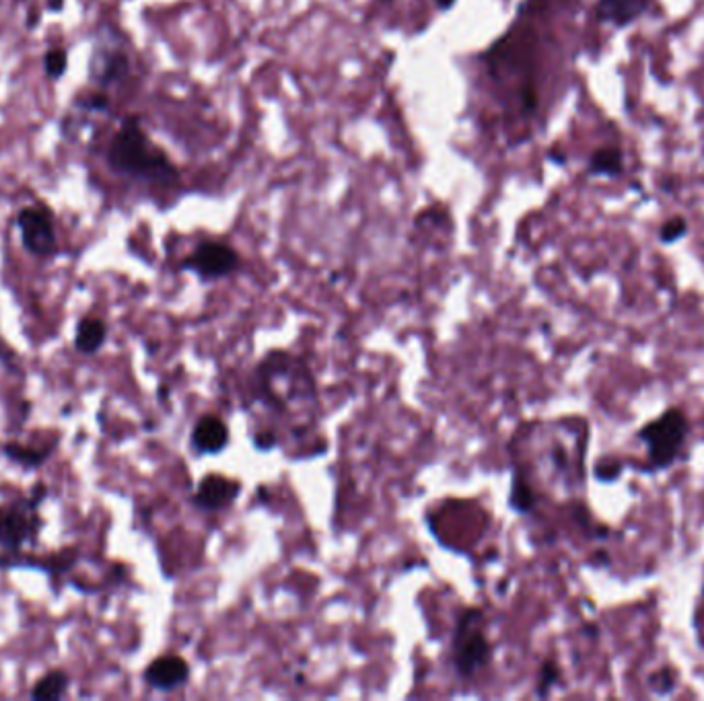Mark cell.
<instances>
[{
	"instance_id": "21",
	"label": "cell",
	"mask_w": 704,
	"mask_h": 701,
	"mask_svg": "<svg viewBox=\"0 0 704 701\" xmlns=\"http://www.w3.org/2000/svg\"><path fill=\"white\" fill-rule=\"evenodd\" d=\"M622 461L618 459H602L595 467H593V475L598 481L602 484H614L620 475H622Z\"/></svg>"
},
{
	"instance_id": "26",
	"label": "cell",
	"mask_w": 704,
	"mask_h": 701,
	"mask_svg": "<svg viewBox=\"0 0 704 701\" xmlns=\"http://www.w3.org/2000/svg\"><path fill=\"white\" fill-rule=\"evenodd\" d=\"M591 563H593V566H609V555H607V551H604V550L595 551V555H593Z\"/></svg>"
},
{
	"instance_id": "19",
	"label": "cell",
	"mask_w": 704,
	"mask_h": 701,
	"mask_svg": "<svg viewBox=\"0 0 704 701\" xmlns=\"http://www.w3.org/2000/svg\"><path fill=\"white\" fill-rule=\"evenodd\" d=\"M560 681V666L554 658H546L540 666L538 681H536V698H548L552 687Z\"/></svg>"
},
{
	"instance_id": "27",
	"label": "cell",
	"mask_w": 704,
	"mask_h": 701,
	"mask_svg": "<svg viewBox=\"0 0 704 701\" xmlns=\"http://www.w3.org/2000/svg\"><path fill=\"white\" fill-rule=\"evenodd\" d=\"M583 634H585L587 638H591V640H598L600 627H598L595 623H585V625H583Z\"/></svg>"
},
{
	"instance_id": "15",
	"label": "cell",
	"mask_w": 704,
	"mask_h": 701,
	"mask_svg": "<svg viewBox=\"0 0 704 701\" xmlns=\"http://www.w3.org/2000/svg\"><path fill=\"white\" fill-rule=\"evenodd\" d=\"M589 173L595 177H620L624 173V156L618 149L602 147L589 158Z\"/></svg>"
},
{
	"instance_id": "23",
	"label": "cell",
	"mask_w": 704,
	"mask_h": 701,
	"mask_svg": "<svg viewBox=\"0 0 704 701\" xmlns=\"http://www.w3.org/2000/svg\"><path fill=\"white\" fill-rule=\"evenodd\" d=\"M252 443H253V447L257 449V451H272V449H276L278 447V434L270 428V426H262V428H257L255 432H253V438H252Z\"/></svg>"
},
{
	"instance_id": "22",
	"label": "cell",
	"mask_w": 704,
	"mask_h": 701,
	"mask_svg": "<svg viewBox=\"0 0 704 701\" xmlns=\"http://www.w3.org/2000/svg\"><path fill=\"white\" fill-rule=\"evenodd\" d=\"M77 105L87 113H107L109 111V97H107L105 91L97 89V91H91L87 95H83L81 99L77 101Z\"/></svg>"
},
{
	"instance_id": "7",
	"label": "cell",
	"mask_w": 704,
	"mask_h": 701,
	"mask_svg": "<svg viewBox=\"0 0 704 701\" xmlns=\"http://www.w3.org/2000/svg\"><path fill=\"white\" fill-rule=\"evenodd\" d=\"M192 668L190 662L179 654H163L147 664L143 681L161 693H171L182 689L190 681Z\"/></svg>"
},
{
	"instance_id": "1",
	"label": "cell",
	"mask_w": 704,
	"mask_h": 701,
	"mask_svg": "<svg viewBox=\"0 0 704 701\" xmlns=\"http://www.w3.org/2000/svg\"><path fill=\"white\" fill-rule=\"evenodd\" d=\"M105 160L113 173L126 179L151 185H175L179 181L177 167L157 145H152L138 115H126L122 119L107 145Z\"/></svg>"
},
{
	"instance_id": "3",
	"label": "cell",
	"mask_w": 704,
	"mask_h": 701,
	"mask_svg": "<svg viewBox=\"0 0 704 701\" xmlns=\"http://www.w3.org/2000/svg\"><path fill=\"white\" fill-rule=\"evenodd\" d=\"M50 496V488L38 481L29 494L0 504V551L19 553L23 545H35L46 520L40 512L42 502Z\"/></svg>"
},
{
	"instance_id": "18",
	"label": "cell",
	"mask_w": 704,
	"mask_h": 701,
	"mask_svg": "<svg viewBox=\"0 0 704 701\" xmlns=\"http://www.w3.org/2000/svg\"><path fill=\"white\" fill-rule=\"evenodd\" d=\"M675 683H678V673H675V668H671V666H661V668H657V670H653V673L647 677V687H649V691L655 693V695H661V698L673 693Z\"/></svg>"
},
{
	"instance_id": "13",
	"label": "cell",
	"mask_w": 704,
	"mask_h": 701,
	"mask_svg": "<svg viewBox=\"0 0 704 701\" xmlns=\"http://www.w3.org/2000/svg\"><path fill=\"white\" fill-rule=\"evenodd\" d=\"M107 340V325L101 317L85 315L74 329V350L83 356H95Z\"/></svg>"
},
{
	"instance_id": "30",
	"label": "cell",
	"mask_w": 704,
	"mask_h": 701,
	"mask_svg": "<svg viewBox=\"0 0 704 701\" xmlns=\"http://www.w3.org/2000/svg\"><path fill=\"white\" fill-rule=\"evenodd\" d=\"M15 2H25V0H15Z\"/></svg>"
},
{
	"instance_id": "24",
	"label": "cell",
	"mask_w": 704,
	"mask_h": 701,
	"mask_svg": "<svg viewBox=\"0 0 704 701\" xmlns=\"http://www.w3.org/2000/svg\"><path fill=\"white\" fill-rule=\"evenodd\" d=\"M40 23H42V10H40L38 6L27 8V15H25V27H27L29 31H33V29L40 27Z\"/></svg>"
},
{
	"instance_id": "11",
	"label": "cell",
	"mask_w": 704,
	"mask_h": 701,
	"mask_svg": "<svg viewBox=\"0 0 704 701\" xmlns=\"http://www.w3.org/2000/svg\"><path fill=\"white\" fill-rule=\"evenodd\" d=\"M60 445V438L54 436L50 440H46L44 445H23V443H17V440H8L2 445V454L19 465L21 469L25 471H33V469H40L46 461H50V456L54 454V451L58 449Z\"/></svg>"
},
{
	"instance_id": "16",
	"label": "cell",
	"mask_w": 704,
	"mask_h": 701,
	"mask_svg": "<svg viewBox=\"0 0 704 701\" xmlns=\"http://www.w3.org/2000/svg\"><path fill=\"white\" fill-rule=\"evenodd\" d=\"M509 504L515 512L519 514H527L534 510L536 506V494L529 486V481L515 471L513 475V484H511V496H509Z\"/></svg>"
},
{
	"instance_id": "4",
	"label": "cell",
	"mask_w": 704,
	"mask_h": 701,
	"mask_svg": "<svg viewBox=\"0 0 704 701\" xmlns=\"http://www.w3.org/2000/svg\"><path fill=\"white\" fill-rule=\"evenodd\" d=\"M688 432L690 422L686 413L678 407H669L659 418L647 422L637 432L639 443L647 447V463L641 469L645 473H655L671 467L682 454Z\"/></svg>"
},
{
	"instance_id": "6",
	"label": "cell",
	"mask_w": 704,
	"mask_h": 701,
	"mask_svg": "<svg viewBox=\"0 0 704 701\" xmlns=\"http://www.w3.org/2000/svg\"><path fill=\"white\" fill-rule=\"evenodd\" d=\"M239 265H241L239 251L225 241L208 239V241L198 243L192 253H188L182 259L179 270L192 272L202 282H214V280L233 276L239 270Z\"/></svg>"
},
{
	"instance_id": "31",
	"label": "cell",
	"mask_w": 704,
	"mask_h": 701,
	"mask_svg": "<svg viewBox=\"0 0 704 701\" xmlns=\"http://www.w3.org/2000/svg\"><path fill=\"white\" fill-rule=\"evenodd\" d=\"M703 595H704V588H703Z\"/></svg>"
},
{
	"instance_id": "20",
	"label": "cell",
	"mask_w": 704,
	"mask_h": 701,
	"mask_svg": "<svg viewBox=\"0 0 704 701\" xmlns=\"http://www.w3.org/2000/svg\"><path fill=\"white\" fill-rule=\"evenodd\" d=\"M688 235V222L680 216H673L669 218L667 222L661 224L659 229V241L663 245H671V243H678L680 239H684Z\"/></svg>"
},
{
	"instance_id": "2",
	"label": "cell",
	"mask_w": 704,
	"mask_h": 701,
	"mask_svg": "<svg viewBox=\"0 0 704 701\" xmlns=\"http://www.w3.org/2000/svg\"><path fill=\"white\" fill-rule=\"evenodd\" d=\"M451 668L461 681H470L493 662V642L486 634V615L478 607H463L453 625Z\"/></svg>"
},
{
	"instance_id": "9",
	"label": "cell",
	"mask_w": 704,
	"mask_h": 701,
	"mask_svg": "<svg viewBox=\"0 0 704 701\" xmlns=\"http://www.w3.org/2000/svg\"><path fill=\"white\" fill-rule=\"evenodd\" d=\"M231 443V430L221 415H200L190 432V449L196 456L221 454Z\"/></svg>"
},
{
	"instance_id": "25",
	"label": "cell",
	"mask_w": 704,
	"mask_h": 701,
	"mask_svg": "<svg viewBox=\"0 0 704 701\" xmlns=\"http://www.w3.org/2000/svg\"><path fill=\"white\" fill-rule=\"evenodd\" d=\"M15 356H17L15 352L10 350V348H8V346L4 344V342H0V362H4V364H6V366L10 368V366H13V362L17 360Z\"/></svg>"
},
{
	"instance_id": "29",
	"label": "cell",
	"mask_w": 704,
	"mask_h": 701,
	"mask_svg": "<svg viewBox=\"0 0 704 701\" xmlns=\"http://www.w3.org/2000/svg\"><path fill=\"white\" fill-rule=\"evenodd\" d=\"M435 2H437V6L441 10H447V8H451L453 4H455V0H435Z\"/></svg>"
},
{
	"instance_id": "12",
	"label": "cell",
	"mask_w": 704,
	"mask_h": 701,
	"mask_svg": "<svg viewBox=\"0 0 704 701\" xmlns=\"http://www.w3.org/2000/svg\"><path fill=\"white\" fill-rule=\"evenodd\" d=\"M649 6V0H598V19L616 27L634 23Z\"/></svg>"
},
{
	"instance_id": "5",
	"label": "cell",
	"mask_w": 704,
	"mask_h": 701,
	"mask_svg": "<svg viewBox=\"0 0 704 701\" xmlns=\"http://www.w3.org/2000/svg\"><path fill=\"white\" fill-rule=\"evenodd\" d=\"M15 226L19 229L21 243L27 253L40 259H50L58 253V235L51 210L42 204L23 206L15 216Z\"/></svg>"
},
{
	"instance_id": "28",
	"label": "cell",
	"mask_w": 704,
	"mask_h": 701,
	"mask_svg": "<svg viewBox=\"0 0 704 701\" xmlns=\"http://www.w3.org/2000/svg\"><path fill=\"white\" fill-rule=\"evenodd\" d=\"M64 6H66V0H48L46 2L48 13H60V10H64Z\"/></svg>"
},
{
	"instance_id": "8",
	"label": "cell",
	"mask_w": 704,
	"mask_h": 701,
	"mask_svg": "<svg viewBox=\"0 0 704 701\" xmlns=\"http://www.w3.org/2000/svg\"><path fill=\"white\" fill-rule=\"evenodd\" d=\"M239 494L241 481L221 473H208L198 481L196 492L192 496V504L204 512H221L231 508L239 498Z\"/></svg>"
},
{
	"instance_id": "14",
	"label": "cell",
	"mask_w": 704,
	"mask_h": 701,
	"mask_svg": "<svg viewBox=\"0 0 704 701\" xmlns=\"http://www.w3.org/2000/svg\"><path fill=\"white\" fill-rule=\"evenodd\" d=\"M70 687V677L62 668H54L46 673L31 689V700L35 701H56L62 700L68 693Z\"/></svg>"
},
{
	"instance_id": "17",
	"label": "cell",
	"mask_w": 704,
	"mask_h": 701,
	"mask_svg": "<svg viewBox=\"0 0 704 701\" xmlns=\"http://www.w3.org/2000/svg\"><path fill=\"white\" fill-rule=\"evenodd\" d=\"M42 68H44L46 79H50L51 83L60 81L68 70V50L66 48H51V50L44 51Z\"/></svg>"
},
{
	"instance_id": "10",
	"label": "cell",
	"mask_w": 704,
	"mask_h": 701,
	"mask_svg": "<svg viewBox=\"0 0 704 701\" xmlns=\"http://www.w3.org/2000/svg\"><path fill=\"white\" fill-rule=\"evenodd\" d=\"M128 74H130V60L124 51L101 50L99 53H95L91 62V81L101 91L126 81Z\"/></svg>"
}]
</instances>
